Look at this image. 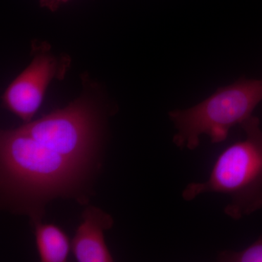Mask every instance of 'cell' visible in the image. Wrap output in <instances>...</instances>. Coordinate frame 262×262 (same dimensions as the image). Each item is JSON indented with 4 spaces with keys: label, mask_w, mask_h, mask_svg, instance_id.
Listing matches in <instances>:
<instances>
[{
    "label": "cell",
    "mask_w": 262,
    "mask_h": 262,
    "mask_svg": "<svg viewBox=\"0 0 262 262\" xmlns=\"http://www.w3.org/2000/svg\"><path fill=\"white\" fill-rule=\"evenodd\" d=\"M216 259L221 262H262V235L241 251H222Z\"/></svg>",
    "instance_id": "52a82bcc"
},
{
    "label": "cell",
    "mask_w": 262,
    "mask_h": 262,
    "mask_svg": "<svg viewBox=\"0 0 262 262\" xmlns=\"http://www.w3.org/2000/svg\"><path fill=\"white\" fill-rule=\"evenodd\" d=\"M99 140L97 117L83 100L2 131V201L34 223L41 221L47 202L82 187L97 161Z\"/></svg>",
    "instance_id": "6da1fadb"
},
{
    "label": "cell",
    "mask_w": 262,
    "mask_h": 262,
    "mask_svg": "<svg viewBox=\"0 0 262 262\" xmlns=\"http://www.w3.org/2000/svg\"><path fill=\"white\" fill-rule=\"evenodd\" d=\"M36 245L39 259L42 262H64L68 260L71 243L68 235L58 226L42 223L34 224Z\"/></svg>",
    "instance_id": "8992f818"
},
{
    "label": "cell",
    "mask_w": 262,
    "mask_h": 262,
    "mask_svg": "<svg viewBox=\"0 0 262 262\" xmlns=\"http://www.w3.org/2000/svg\"><path fill=\"white\" fill-rule=\"evenodd\" d=\"M68 0H41L43 5L48 7V8H54L56 9L57 7L59 6L62 3H64Z\"/></svg>",
    "instance_id": "ba28073f"
},
{
    "label": "cell",
    "mask_w": 262,
    "mask_h": 262,
    "mask_svg": "<svg viewBox=\"0 0 262 262\" xmlns=\"http://www.w3.org/2000/svg\"><path fill=\"white\" fill-rule=\"evenodd\" d=\"M246 138L227 146L219 155L206 182L191 183L183 190L186 201L205 193L230 198L225 214L239 220L262 209V130L258 117L241 124Z\"/></svg>",
    "instance_id": "7a4b0ae2"
},
{
    "label": "cell",
    "mask_w": 262,
    "mask_h": 262,
    "mask_svg": "<svg viewBox=\"0 0 262 262\" xmlns=\"http://www.w3.org/2000/svg\"><path fill=\"white\" fill-rule=\"evenodd\" d=\"M113 225L111 215L96 207H88L72 239V251L76 260L79 262L113 261L104 239V232Z\"/></svg>",
    "instance_id": "5b68a950"
},
{
    "label": "cell",
    "mask_w": 262,
    "mask_h": 262,
    "mask_svg": "<svg viewBox=\"0 0 262 262\" xmlns=\"http://www.w3.org/2000/svg\"><path fill=\"white\" fill-rule=\"evenodd\" d=\"M262 101V80L239 78L220 88L192 107L175 110L169 117L177 129L173 141L181 149H196L201 136H209L213 144L227 139L229 130L252 116Z\"/></svg>",
    "instance_id": "3957f363"
},
{
    "label": "cell",
    "mask_w": 262,
    "mask_h": 262,
    "mask_svg": "<svg viewBox=\"0 0 262 262\" xmlns=\"http://www.w3.org/2000/svg\"><path fill=\"white\" fill-rule=\"evenodd\" d=\"M67 60L49 49L37 52L28 67L17 76L3 95L5 108L27 123L42 106L50 84L64 74Z\"/></svg>",
    "instance_id": "277c9868"
}]
</instances>
